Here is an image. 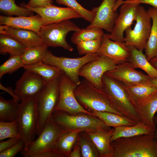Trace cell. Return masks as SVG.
Returning <instances> with one entry per match:
<instances>
[{"label":"cell","instance_id":"obj_1","mask_svg":"<svg viewBox=\"0 0 157 157\" xmlns=\"http://www.w3.org/2000/svg\"><path fill=\"white\" fill-rule=\"evenodd\" d=\"M154 133L120 138L111 142L113 157H157V140L154 138Z\"/></svg>","mask_w":157,"mask_h":157},{"label":"cell","instance_id":"obj_2","mask_svg":"<svg viewBox=\"0 0 157 157\" xmlns=\"http://www.w3.org/2000/svg\"><path fill=\"white\" fill-rule=\"evenodd\" d=\"M74 93L81 105L94 111L109 112L124 116L113 106L102 89L96 87L85 78L77 86Z\"/></svg>","mask_w":157,"mask_h":157},{"label":"cell","instance_id":"obj_3","mask_svg":"<svg viewBox=\"0 0 157 157\" xmlns=\"http://www.w3.org/2000/svg\"><path fill=\"white\" fill-rule=\"evenodd\" d=\"M102 82V90L115 109L126 117L137 122L141 121L124 85L105 74Z\"/></svg>","mask_w":157,"mask_h":157},{"label":"cell","instance_id":"obj_4","mask_svg":"<svg viewBox=\"0 0 157 157\" xmlns=\"http://www.w3.org/2000/svg\"><path fill=\"white\" fill-rule=\"evenodd\" d=\"M51 118L55 123L65 131L88 133L111 129L99 118L85 113L71 115L63 111H55Z\"/></svg>","mask_w":157,"mask_h":157},{"label":"cell","instance_id":"obj_5","mask_svg":"<svg viewBox=\"0 0 157 157\" xmlns=\"http://www.w3.org/2000/svg\"><path fill=\"white\" fill-rule=\"evenodd\" d=\"M16 120L21 140L25 147L33 140L38 121L37 96L21 100Z\"/></svg>","mask_w":157,"mask_h":157},{"label":"cell","instance_id":"obj_6","mask_svg":"<svg viewBox=\"0 0 157 157\" xmlns=\"http://www.w3.org/2000/svg\"><path fill=\"white\" fill-rule=\"evenodd\" d=\"M47 83L37 96L38 121L36 134L38 135L51 117L58 101L60 76Z\"/></svg>","mask_w":157,"mask_h":157},{"label":"cell","instance_id":"obj_7","mask_svg":"<svg viewBox=\"0 0 157 157\" xmlns=\"http://www.w3.org/2000/svg\"><path fill=\"white\" fill-rule=\"evenodd\" d=\"M65 131L55 123L51 117L38 138L21 151V155L24 157H39L45 151L55 148L58 139Z\"/></svg>","mask_w":157,"mask_h":157},{"label":"cell","instance_id":"obj_8","mask_svg":"<svg viewBox=\"0 0 157 157\" xmlns=\"http://www.w3.org/2000/svg\"><path fill=\"white\" fill-rule=\"evenodd\" d=\"M81 29L70 19H68L42 26L39 35L43 44L48 47H61L72 51L73 48L67 42V35L70 32H75Z\"/></svg>","mask_w":157,"mask_h":157},{"label":"cell","instance_id":"obj_9","mask_svg":"<svg viewBox=\"0 0 157 157\" xmlns=\"http://www.w3.org/2000/svg\"><path fill=\"white\" fill-rule=\"evenodd\" d=\"M151 19L147 11L142 6L138 7L133 29L131 26L125 31L124 43L127 46H133L139 50L145 49L151 32Z\"/></svg>","mask_w":157,"mask_h":157},{"label":"cell","instance_id":"obj_10","mask_svg":"<svg viewBox=\"0 0 157 157\" xmlns=\"http://www.w3.org/2000/svg\"><path fill=\"white\" fill-rule=\"evenodd\" d=\"M99 56L97 53L87 54L77 58L58 57L47 50L43 62L57 67L78 85L81 82L79 75L81 67L85 64L98 58Z\"/></svg>","mask_w":157,"mask_h":157},{"label":"cell","instance_id":"obj_11","mask_svg":"<svg viewBox=\"0 0 157 157\" xmlns=\"http://www.w3.org/2000/svg\"><path fill=\"white\" fill-rule=\"evenodd\" d=\"M77 86L62 72L59 78V100L54 111H62L72 115L85 113L93 116L92 113L85 109L76 100L74 91Z\"/></svg>","mask_w":157,"mask_h":157},{"label":"cell","instance_id":"obj_12","mask_svg":"<svg viewBox=\"0 0 157 157\" xmlns=\"http://www.w3.org/2000/svg\"><path fill=\"white\" fill-rule=\"evenodd\" d=\"M117 64L108 58L100 56L96 59L83 65L79 73L96 87L102 89V78L106 72L114 69Z\"/></svg>","mask_w":157,"mask_h":157},{"label":"cell","instance_id":"obj_13","mask_svg":"<svg viewBox=\"0 0 157 157\" xmlns=\"http://www.w3.org/2000/svg\"><path fill=\"white\" fill-rule=\"evenodd\" d=\"M139 5L134 3L122 2L112 30L108 35L111 40L116 42H124V33L135 20L137 9Z\"/></svg>","mask_w":157,"mask_h":157},{"label":"cell","instance_id":"obj_14","mask_svg":"<svg viewBox=\"0 0 157 157\" xmlns=\"http://www.w3.org/2000/svg\"><path fill=\"white\" fill-rule=\"evenodd\" d=\"M46 83L39 75L25 70L16 83L15 93L20 101L26 98L36 97Z\"/></svg>","mask_w":157,"mask_h":157},{"label":"cell","instance_id":"obj_15","mask_svg":"<svg viewBox=\"0 0 157 157\" xmlns=\"http://www.w3.org/2000/svg\"><path fill=\"white\" fill-rule=\"evenodd\" d=\"M105 74L125 86L148 83L151 78L147 75L135 70L128 62L117 65L114 69Z\"/></svg>","mask_w":157,"mask_h":157},{"label":"cell","instance_id":"obj_16","mask_svg":"<svg viewBox=\"0 0 157 157\" xmlns=\"http://www.w3.org/2000/svg\"><path fill=\"white\" fill-rule=\"evenodd\" d=\"M22 7L39 15L42 19L44 25L66 19L82 18L79 13L68 7H59L52 4L46 7L31 8L26 6L24 4Z\"/></svg>","mask_w":157,"mask_h":157},{"label":"cell","instance_id":"obj_17","mask_svg":"<svg viewBox=\"0 0 157 157\" xmlns=\"http://www.w3.org/2000/svg\"><path fill=\"white\" fill-rule=\"evenodd\" d=\"M116 1L103 0L99 6L95 7V17L86 28L97 27L110 33L119 14L115 9Z\"/></svg>","mask_w":157,"mask_h":157},{"label":"cell","instance_id":"obj_18","mask_svg":"<svg viewBox=\"0 0 157 157\" xmlns=\"http://www.w3.org/2000/svg\"><path fill=\"white\" fill-rule=\"evenodd\" d=\"M109 34H104L101 44L97 52L99 56H106L117 65L127 62L130 55L129 50L124 42L113 41Z\"/></svg>","mask_w":157,"mask_h":157},{"label":"cell","instance_id":"obj_19","mask_svg":"<svg viewBox=\"0 0 157 157\" xmlns=\"http://www.w3.org/2000/svg\"><path fill=\"white\" fill-rule=\"evenodd\" d=\"M0 24L14 28L32 31L39 34L41 28L44 26L42 18L38 14L15 17L0 15Z\"/></svg>","mask_w":157,"mask_h":157},{"label":"cell","instance_id":"obj_20","mask_svg":"<svg viewBox=\"0 0 157 157\" xmlns=\"http://www.w3.org/2000/svg\"><path fill=\"white\" fill-rule=\"evenodd\" d=\"M0 33L12 36L26 48L43 44L39 35L32 31L12 28L6 25H0Z\"/></svg>","mask_w":157,"mask_h":157},{"label":"cell","instance_id":"obj_21","mask_svg":"<svg viewBox=\"0 0 157 157\" xmlns=\"http://www.w3.org/2000/svg\"><path fill=\"white\" fill-rule=\"evenodd\" d=\"M114 128L86 133L96 146L100 157H113L114 150L110 139Z\"/></svg>","mask_w":157,"mask_h":157},{"label":"cell","instance_id":"obj_22","mask_svg":"<svg viewBox=\"0 0 157 157\" xmlns=\"http://www.w3.org/2000/svg\"><path fill=\"white\" fill-rule=\"evenodd\" d=\"M134 107L141 121L156 130L154 119L157 111V92Z\"/></svg>","mask_w":157,"mask_h":157},{"label":"cell","instance_id":"obj_23","mask_svg":"<svg viewBox=\"0 0 157 157\" xmlns=\"http://www.w3.org/2000/svg\"><path fill=\"white\" fill-rule=\"evenodd\" d=\"M130 52L128 61L135 69L139 68L144 71L151 78L157 77V69L147 59L143 51L132 45L127 46Z\"/></svg>","mask_w":157,"mask_h":157},{"label":"cell","instance_id":"obj_24","mask_svg":"<svg viewBox=\"0 0 157 157\" xmlns=\"http://www.w3.org/2000/svg\"><path fill=\"white\" fill-rule=\"evenodd\" d=\"M155 129L142 121L132 126H123L114 128L110 142L121 138H129L143 134L154 133Z\"/></svg>","mask_w":157,"mask_h":157},{"label":"cell","instance_id":"obj_25","mask_svg":"<svg viewBox=\"0 0 157 157\" xmlns=\"http://www.w3.org/2000/svg\"><path fill=\"white\" fill-rule=\"evenodd\" d=\"M125 87L130 100L134 106L148 99L157 92V88L148 83Z\"/></svg>","mask_w":157,"mask_h":157},{"label":"cell","instance_id":"obj_26","mask_svg":"<svg viewBox=\"0 0 157 157\" xmlns=\"http://www.w3.org/2000/svg\"><path fill=\"white\" fill-rule=\"evenodd\" d=\"M151 20L152 26L145 47V55L150 61L157 56V9L149 8L147 10Z\"/></svg>","mask_w":157,"mask_h":157},{"label":"cell","instance_id":"obj_27","mask_svg":"<svg viewBox=\"0 0 157 157\" xmlns=\"http://www.w3.org/2000/svg\"><path fill=\"white\" fill-rule=\"evenodd\" d=\"M25 70L34 72L42 77L47 83L59 76L62 71L57 67L40 62L30 65H24Z\"/></svg>","mask_w":157,"mask_h":157},{"label":"cell","instance_id":"obj_28","mask_svg":"<svg viewBox=\"0 0 157 157\" xmlns=\"http://www.w3.org/2000/svg\"><path fill=\"white\" fill-rule=\"evenodd\" d=\"M93 115L101 119L108 126L115 128L123 126H132L138 122L124 116L106 112L94 111Z\"/></svg>","mask_w":157,"mask_h":157},{"label":"cell","instance_id":"obj_29","mask_svg":"<svg viewBox=\"0 0 157 157\" xmlns=\"http://www.w3.org/2000/svg\"><path fill=\"white\" fill-rule=\"evenodd\" d=\"M26 48L12 36L0 33V53L5 55L7 53L22 56Z\"/></svg>","mask_w":157,"mask_h":157},{"label":"cell","instance_id":"obj_30","mask_svg":"<svg viewBox=\"0 0 157 157\" xmlns=\"http://www.w3.org/2000/svg\"><path fill=\"white\" fill-rule=\"evenodd\" d=\"M81 132L78 131H65L58 139L55 148L69 157L74 145L78 140Z\"/></svg>","mask_w":157,"mask_h":157},{"label":"cell","instance_id":"obj_31","mask_svg":"<svg viewBox=\"0 0 157 157\" xmlns=\"http://www.w3.org/2000/svg\"><path fill=\"white\" fill-rule=\"evenodd\" d=\"M20 103L14 99L6 100L0 96V121L16 120Z\"/></svg>","mask_w":157,"mask_h":157},{"label":"cell","instance_id":"obj_32","mask_svg":"<svg viewBox=\"0 0 157 157\" xmlns=\"http://www.w3.org/2000/svg\"><path fill=\"white\" fill-rule=\"evenodd\" d=\"M48 47L42 44L26 48L21 56L24 65H30L43 62Z\"/></svg>","mask_w":157,"mask_h":157},{"label":"cell","instance_id":"obj_33","mask_svg":"<svg viewBox=\"0 0 157 157\" xmlns=\"http://www.w3.org/2000/svg\"><path fill=\"white\" fill-rule=\"evenodd\" d=\"M0 11L10 15L31 16L34 14L33 12L27 8L17 5L15 0H0Z\"/></svg>","mask_w":157,"mask_h":157},{"label":"cell","instance_id":"obj_34","mask_svg":"<svg viewBox=\"0 0 157 157\" xmlns=\"http://www.w3.org/2000/svg\"><path fill=\"white\" fill-rule=\"evenodd\" d=\"M104 34L103 29L97 27L81 29L74 32L71 41L74 44L78 41L95 40L102 38Z\"/></svg>","mask_w":157,"mask_h":157},{"label":"cell","instance_id":"obj_35","mask_svg":"<svg viewBox=\"0 0 157 157\" xmlns=\"http://www.w3.org/2000/svg\"><path fill=\"white\" fill-rule=\"evenodd\" d=\"M56 2L60 4L66 6L79 13L83 18L91 23L94 20L96 15L94 8L92 10H87L82 6L76 0H56Z\"/></svg>","mask_w":157,"mask_h":157},{"label":"cell","instance_id":"obj_36","mask_svg":"<svg viewBox=\"0 0 157 157\" xmlns=\"http://www.w3.org/2000/svg\"><path fill=\"white\" fill-rule=\"evenodd\" d=\"M78 138L82 157H99L96 146L86 133L85 134H81V135L80 133Z\"/></svg>","mask_w":157,"mask_h":157},{"label":"cell","instance_id":"obj_37","mask_svg":"<svg viewBox=\"0 0 157 157\" xmlns=\"http://www.w3.org/2000/svg\"><path fill=\"white\" fill-rule=\"evenodd\" d=\"M10 56L0 66V79L5 74H11L24 65L21 56L10 54Z\"/></svg>","mask_w":157,"mask_h":157},{"label":"cell","instance_id":"obj_38","mask_svg":"<svg viewBox=\"0 0 157 157\" xmlns=\"http://www.w3.org/2000/svg\"><path fill=\"white\" fill-rule=\"evenodd\" d=\"M102 38L94 40L79 41L74 43L80 55L97 53L100 47Z\"/></svg>","mask_w":157,"mask_h":157},{"label":"cell","instance_id":"obj_39","mask_svg":"<svg viewBox=\"0 0 157 157\" xmlns=\"http://www.w3.org/2000/svg\"><path fill=\"white\" fill-rule=\"evenodd\" d=\"M20 137L16 120L0 121V140Z\"/></svg>","mask_w":157,"mask_h":157},{"label":"cell","instance_id":"obj_40","mask_svg":"<svg viewBox=\"0 0 157 157\" xmlns=\"http://www.w3.org/2000/svg\"><path fill=\"white\" fill-rule=\"evenodd\" d=\"M25 146L22 140L9 148L0 152V157H13L21 151Z\"/></svg>","mask_w":157,"mask_h":157},{"label":"cell","instance_id":"obj_41","mask_svg":"<svg viewBox=\"0 0 157 157\" xmlns=\"http://www.w3.org/2000/svg\"><path fill=\"white\" fill-rule=\"evenodd\" d=\"M21 140L20 137L10 138L6 141H0V152L12 147Z\"/></svg>","mask_w":157,"mask_h":157},{"label":"cell","instance_id":"obj_42","mask_svg":"<svg viewBox=\"0 0 157 157\" xmlns=\"http://www.w3.org/2000/svg\"><path fill=\"white\" fill-rule=\"evenodd\" d=\"M53 0H29L26 6L31 8L44 7L53 4Z\"/></svg>","mask_w":157,"mask_h":157},{"label":"cell","instance_id":"obj_43","mask_svg":"<svg viewBox=\"0 0 157 157\" xmlns=\"http://www.w3.org/2000/svg\"><path fill=\"white\" fill-rule=\"evenodd\" d=\"M65 156L55 148L49 149L41 154L39 157H64Z\"/></svg>","mask_w":157,"mask_h":157},{"label":"cell","instance_id":"obj_44","mask_svg":"<svg viewBox=\"0 0 157 157\" xmlns=\"http://www.w3.org/2000/svg\"><path fill=\"white\" fill-rule=\"evenodd\" d=\"M123 2L134 3L139 4L140 3L147 4L157 9V0H126Z\"/></svg>","mask_w":157,"mask_h":157},{"label":"cell","instance_id":"obj_45","mask_svg":"<svg viewBox=\"0 0 157 157\" xmlns=\"http://www.w3.org/2000/svg\"><path fill=\"white\" fill-rule=\"evenodd\" d=\"M0 89L4 91L9 94L15 100L19 101L20 100L16 95L14 90H13L10 87H5L3 86L1 83H0Z\"/></svg>","mask_w":157,"mask_h":157},{"label":"cell","instance_id":"obj_46","mask_svg":"<svg viewBox=\"0 0 157 157\" xmlns=\"http://www.w3.org/2000/svg\"><path fill=\"white\" fill-rule=\"evenodd\" d=\"M81 153V148L78 143V145L75 146L73 150L71 151L69 157H80Z\"/></svg>","mask_w":157,"mask_h":157},{"label":"cell","instance_id":"obj_47","mask_svg":"<svg viewBox=\"0 0 157 157\" xmlns=\"http://www.w3.org/2000/svg\"><path fill=\"white\" fill-rule=\"evenodd\" d=\"M148 84L157 88V77L154 78H151Z\"/></svg>","mask_w":157,"mask_h":157},{"label":"cell","instance_id":"obj_48","mask_svg":"<svg viewBox=\"0 0 157 157\" xmlns=\"http://www.w3.org/2000/svg\"><path fill=\"white\" fill-rule=\"evenodd\" d=\"M154 121L156 126V130L154 134V138L156 140H157V115L156 116H154Z\"/></svg>","mask_w":157,"mask_h":157},{"label":"cell","instance_id":"obj_49","mask_svg":"<svg viewBox=\"0 0 157 157\" xmlns=\"http://www.w3.org/2000/svg\"><path fill=\"white\" fill-rule=\"evenodd\" d=\"M124 0H116L115 6V9L117 11L119 7L122 4Z\"/></svg>","mask_w":157,"mask_h":157},{"label":"cell","instance_id":"obj_50","mask_svg":"<svg viewBox=\"0 0 157 157\" xmlns=\"http://www.w3.org/2000/svg\"><path fill=\"white\" fill-rule=\"evenodd\" d=\"M150 62L155 68L157 69V60L151 59Z\"/></svg>","mask_w":157,"mask_h":157},{"label":"cell","instance_id":"obj_51","mask_svg":"<svg viewBox=\"0 0 157 157\" xmlns=\"http://www.w3.org/2000/svg\"><path fill=\"white\" fill-rule=\"evenodd\" d=\"M151 59H153V60H157V56H156L154 58H153Z\"/></svg>","mask_w":157,"mask_h":157},{"label":"cell","instance_id":"obj_52","mask_svg":"<svg viewBox=\"0 0 157 157\" xmlns=\"http://www.w3.org/2000/svg\"><path fill=\"white\" fill-rule=\"evenodd\" d=\"M92 0V1H94V0Z\"/></svg>","mask_w":157,"mask_h":157}]
</instances>
